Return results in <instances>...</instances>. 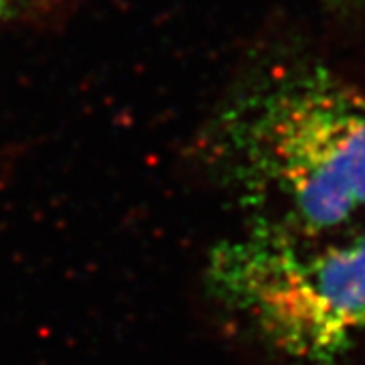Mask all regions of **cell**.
I'll return each instance as SVG.
<instances>
[{"mask_svg":"<svg viewBox=\"0 0 365 365\" xmlns=\"http://www.w3.org/2000/svg\"><path fill=\"white\" fill-rule=\"evenodd\" d=\"M213 148L280 222L314 237L365 209V90L321 67L274 71L225 108ZM266 222V220H264Z\"/></svg>","mask_w":365,"mask_h":365,"instance_id":"cell-1","label":"cell"},{"mask_svg":"<svg viewBox=\"0 0 365 365\" xmlns=\"http://www.w3.org/2000/svg\"><path fill=\"white\" fill-rule=\"evenodd\" d=\"M270 222L217 248V292L276 349L313 365L333 364L365 329V234L319 246Z\"/></svg>","mask_w":365,"mask_h":365,"instance_id":"cell-2","label":"cell"},{"mask_svg":"<svg viewBox=\"0 0 365 365\" xmlns=\"http://www.w3.org/2000/svg\"><path fill=\"white\" fill-rule=\"evenodd\" d=\"M63 0H0V26L51 11Z\"/></svg>","mask_w":365,"mask_h":365,"instance_id":"cell-3","label":"cell"}]
</instances>
